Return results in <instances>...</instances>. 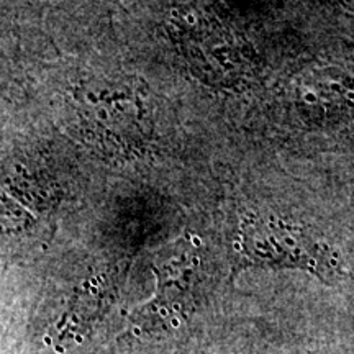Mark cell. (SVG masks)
Listing matches in <instances>:
<instances>
[{
	"instance_id": "obj_1",
	"label": "cell",
	"mask_w": 354,
	"mask_h": 354,
	"mask_svg": "<svg viewBox=\"0 0 354 354\" xmlns=\"http://www.w3.org/2000/svg\"><path fill=\"white\" fill-rule=\"evenodd\" d=\"M169 33L179 56L202 81L232 87L245 81L250 73V53L207 12L196 7L176 8Z\"/></svg>"
},
{
	"instance_id": "obj_2",
	"label": "cell",
	"mask_w": 354,
	"mask_h": 354,
	"mask_svg": "<svg viewBox=\"0 0 354 354\" xmlns=\"http://www.w3.org/2000/svg\"><path fill=\"white\" fill-rule=\"evenodd\" d=\"M74 100L79 120L97 145L123 153L143 148L149 128L135 87L105 79L84 81Z\"/></svg>"
},
{
	"instance_id": "obj_3",
	"label": "cell",
	"mask_w": 354,
	"mask_h": 354,
	"mask_svg": "<svg viewBox=\"0 0 354 354\" xmlns=\"http://www.w3.org/2000/svg\"><path fill=\"white\" fill-rule=\"evenodd\" d=\"M151 268L156 292L149 302L136 308L135 322L141 330H166L171 323L185 322L196 312L205 282L202 256L194 240L183 238L159 250Z\"/></svg>"
},
{
	"instance_id": "obj_4",
	"label": "cell",
	"mask_w": 354,
	"mask_h": 354,
	"mask_svg": "<svg viewBox=\"0 0 354 354\" xmlns=\"http://www.w3.org/2000/svg\"><path fill=\"white\" fill-rule=\"evenodd\" d=\"M295 104L312 122L354 118V77L342 71H312L295 87Z\"/></svg>"
},
{
	"instance_id": "obj_5",
	"label": "cell",
	"mask_w": 354,
	"mask_h": 354,
	"mask_svg": "<svg viewBox=\"0 0 354 354\" xmlns=\"http://www.w3.org/2000/svg\"><path fill=\"white\" fill-rule=\"evenodd\" d=\"M39 0H0V24H12L28 15Z\"/></svg>"
},
{
	"instance_id": "obj_6",
	"label": "cell",
	"mask_w": 354,
	"mask_h": 354,
	"mask_svg": "<svg viewBox=\"0 0 354 354\" xmlns=\"http://www.w3.org/2000/svg\"><path fill=\"white\" fill-rule=\"evenodd\" d=\"M95 6L100 8L102 12H105L107 15H113L115 12L120 8V0H94Z\"/></svg>"
}]
</instances>
